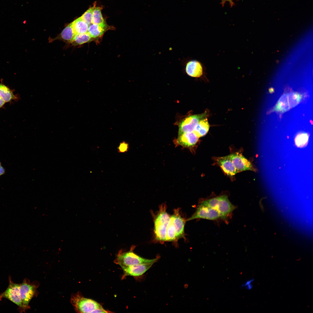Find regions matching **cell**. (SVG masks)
Returning <instances> with one entry per match:
<instances>
[{"label": "cell", "instance_id": "6da1fadb", "mask_svg": "<svg viewBox=\"0 0 313 313\" xmlns=\"http://www.w3.org/2000/svg\"><path fill=\"white\" fill-rule=\"evenodd\" d=\"M71 302L75 310L79 313H108L96 301L83 297L79 293L72 295Z\"/></svg>", "mask_w": 313, "mask_h": 313}, {"label": "cell", "instance_id": "7a4b0ae2", "mask_svg": "<svg viewBox=\"0 0 313 313\" xmlns=\"http://www.w3.org/2000/svg\"><path fill=\"white\" fill-rule=\"evenodd\" d=\"M165 204L159 206V210L154 218V233L155 240L161 243L166 241L167 226L171 216L166 211Z\"/></svg>", "mask_w": 313, "mask_h": 313}, {"label": "cell", "instance_id": "3957f363", "mask_svg": "<svg viewBox=\"0 0 313 313\" xmlns=\"http://www.w3.org/2000/svg\"><path fill=\"white\" fill-rule=\"evenodd\" d=\"M135 248L134 246H132L130 250L127 252L120 250L117 256L114 263L119 265L121 268L142 263L156 262L160 258L159 255L156 258L151 259L142 258L134 252Z\"/></svg>", "mask_w": 313, "mask_h": 313}, {"label": "cell", "instance_id": "277c9868", "mask_svg": "<svg viewBox=\"0 0 313 313\" xmlns=\"http://www.w3.org/2000/svg\"><path fill=\"white\" fill-rule=\"evenodd\" d=\"M200 204L210 207L219 213L220 219H225L235 209V207L229 200L228 196L223 195L202 201Z\"/></svg>", "mask_w": 313, "mask_h": 313}, {"label": "cell", "instance_id": "5b68a950", "mask_svg": "<svg viewBox=\"0 0 313 313\" xmlns=\"http://www.w3.org/2000/svg\"><path fill=\"white\" fill-rule=\"evenodd\" d=\"M183 73L196 79H207L206 69L200 61L191 58H184L181 61Z\"/></svg>", "mask_w": 313, "mask_h": 313}, {"label": "cell", "instance_id": "8992f818", "mask_svg": "<svg viewBox=\"0 0 313 313\" xmlns=\"http://www.w3.org/2000/svg\"><path fill=\"white\" fill-rule=\"evenodd\" d=\"M9 284L6 290L0 294V301L3 298L8 299L16 305L18 310L23 312V305L20 293V284L14 283L10 276L9 278Z\"/></svg>", "mask_w": 313, "mask_h": 313}, {"label": "cell", "instance_id": "52a82bcc", "mask_svg": "<svg viewBox=\"0 0 313 313\" xmlns=\"http://www.w3.org/2000/svg\"><path fill=\"white\" fill-rule=\"evenodd\" d=\"M37 287L29 280L25 279L20 284V293L22 301L23 312L30 307L29 304L31 299L35 295Z\"/></svg>", "mask_w": 313, "mask_h": 313}, {"label": "cell", "instance_id": "ba28073f", "mask_svg": "<svg viewBox=\"0 0 313 313\" xmlns=\"http://www.w3.org/2000/svg\"><path fill=\"white\" fill-rule=\"evenodd\" d=\"M207 114L205 112L200 114L188 116L184 118L179 124L178 135L185 132H193L199 122L206 118Z\"/></svg>", "mask_w": 313, "mask_h": 313}, {"label": "cell", "instance_id": "9c48e42d", "mask_svg": "<svg viewBox=\"0 0 313 313\" xmlns=\"http://www.w3.org/2000/svg\"><path fill=\"white\" fill-rule=\"evenodd\" d=\"M220 218L219 213L214 209L200 204L195 212L186 221L196 219H202L214 220Z\"/></svg>", "mask_w": 313, "mask_h": 313}, {"label": "cell", "instance_id": "30bf717a", "mask_svg": "<svg viewBox=\"0 0 313 313\" xmlns=\"http://www.w3.org/2000/svg\"><path fill=\"white\" fill-rule=\"evenodd\" d=\"M228 156L238 172L247 170L256 171L251 162L241 153L236 152Z\"/></svg>", "mask_w": 313, "mask_h": 313}, {"label": "cell", "instance_id": "8fae6325", "mask_svg": "<svg viewBox=\"0 0 313 313\" xmlns=\"http://www.w3.org/2000/svg\"><path fill=\"white\" fill-rule=\"evenodd\" d=\"M156 262L142 263L127 267H121L123 273L122 278L131 276L138 277L142 275L148 270Z\"/></svg>", "mask_w": 313, "mask_h": 313}, {"label": "cell", "instance_id": "7c38bea8", "mask_svg": "<svg viewBox=\"0 0 313 313\" xmlns=\"http://www.w3.org/2000/svg\"><path fill=\"white\" fill-rule=\"evenodd\" d=\"M171 219L175 228L177 239L184 237V227L186 220L181 216L179 209H174Z\"/></svg>", "mask_w": 313, "mask_h": 313}, {"label": "cell", "instance_id": "4fadbf2b", "mask_svg": "<svg viewBox=\"0 0 313 313\" xmlns=\"http://www.w3.org/2000/svg\"><path fill=\"white\" fill-rule=\"evenodd\" d=\"M214 158L223 172L228 175L232 176L238 172L228 155Z\"/></svg>", "mask_w": 313, "mask_h": 313}, {"label": "cell", "instance_id": "5bb4252c", "mask_svg": "<svg viewBox=\"0 0 313 313\" xmlns=\"http://www.w3.org/2000/svg\"><path fill=\"white\" fill-rule=\"evenodd\" d=\"M198 137L193 132H185L178 135L176 139V143L184 147H190L194 145L199 140Z\"/></svg>", "mask_w": 313, "mask_h": 313}, {"label": "cell", "instance_id": "9a60e30c", "mask_svg": "<svg viewBox=\"0 0 313 313\" xmlns=\"http://www.w3.org/2000/svg\"><path fill=\"white\" fill-rule=\"evenodd\" d=\"M75 34L71 23L67 26L58 36L52 40L53 41L54 40H60L67 43H71Z\"/></svg>", "mask_w": 313, "mask_h": 313}, {"label": "cell", "instance_id": "2e32d148", "mask_svg": "<svg viewBox=\"0 0 313 313\" xmlns=\"http://www.w3.org/2000/svg\"><path fill=\"white\" fill-rule=\"evenodd\" d=\"M210 125L206 117L201 119L199 122L193 132L199 138L205 135L208 132Z\"/></svg>", "mask_w": 313, "mask_h": 313}, {"label": "cell", "instance_id": "e0dca14e", "mask_svg": "<svg viewBox=\"0 0 313 313\" xmlns=\"http://www.w3.org/2000/svg\"><path fill=\"white\" fill-rule=\"evenodd\" d=\"M71 24L75 34L88 32L89 25L81 17L74 20Z\"/></svg>", "mask_w": 313, "mask_h": 313}, {"label": "cell", "instance_id": "ac0fdd59", "mask_svg": "<svg viewBox=\"0 0 313 313\" xmlns=\"http://www.w3.org/2000/svg\"><path fill=\"white\" fill-rule=\"evenodd\" d=\"M0 97L5 103L9 102L16 98L12 91L2 83H0Z\"/></svg>", "mask_w": 313, "mask_h": 313}, {"label": "cell", "instance_id": "d6986e66", "mask_svg": "<svg viewBox=\"0 0 313 313\" xmlns=\"http://www.w3.org/2000/svg\"><path fill=\"white\" fill-rule=\"evenodd\" d=\"M106 26L91 23L88 26V32L92 38H97L101 36L105 30Z\"/></svg>", "mask_w": 313, "mask_h": 313}, {"label": "cell", "instance_id": "ffe728a7", "mask_svg": "<svg viewBox=\"0 0 313 313\" xmlns=\"http://www.w3.org/2000/svg\"><path fill=\"white\" fill-rule=\"evenodd\" d=\"M100 7H96L93 10L92 23L106 26V23L102 16Z\"/></svg>", "mask_w": 313, "mask_h": 313}, {"label": "cell", "instance_id": "44dd1931", "mask_svg": "<svg viewBox=\"0 0 313 313\" xmlns=\"http://www.w3.org/2000/svg\"><path fill=\"white\" fill-rule=\"evenodd\" d=\"M288 101V95H284L280 98L274 110L276 111L282 113L288 110L290 108Z\"/></svg>", "mask_w": 313, "mask_h": 313}, {"label": "cell", "instance_id": "7402d4cb", "mask_svg": "<svg viewBox=\"0 0 313 313\" xmlns=\"http://www.w3.org/2000/svg\"><path fill=\"white\" fill-rule=\"evenodd\" d=\"M91 38L88 32L76 34L71 43L74 46L81 45L89 42Z\"/></svg>", "mask_w": 313, "mask_h": 313}, {"label": "cell", "instance_id": "603a6c76", "mask_svg": "<svg viewBox=\"0 0 313 313\" xmlns=\"http://www.w3.org/2000/svg\"><path fill=\"white\" fill-rule=\"evenodd\" d=\"M175 228L171 219L168 224L166 229V241H177Z\"/></svg>", "mask_w": 313, "mask_h": 313}, {"label": "cell", "instance_id": "cb8c5ba5", "mask_svg": "<svg viewBox=\"0 0 313 313\" xmlns=\"http://www.w3.org/2000/svg\"><path fill=\"white\" fill-rule=\"evenodd\" d=\"M309 139L308 135L305 133L298 134L295 138V141L296 145L299 147L302 148L306 145Z\"/></svg>", "mask_w": 313, "mask_h": 313}, {"label": "cell", "instance_id": "d4e9b609", "mask_svg": "<svg viewBox=\"0 0 313 313\" xmlns=\"http://www.w3.org/2000/svg\"><path fill=\"white\" fill-rule=\"evenodd\" d=\"M96 6L95 2L92 7L90 8L81 17L82 19L88 25L92 23L93 12Z\"/></svg>", "mask_w": 313, "mask_h": 313}, {"label": "cell", "instance_id": "484cf974", "mask_svg": "<svg viewBox=\"0 0 313 313\" xmlns=\"http://www.w3.org/2000/svg\"><path fill=\"white\" fill-rule=\"evenodd\" d=\"M288 98L290 107L292 108L297 105L301 100V97L296 93H292L288 95Z\"/></svg>", "mask_w": 313, "mask_h": 313}, {"label": "cell", "instance_id": "4316f807", "mask_svg": "<svg viewBox=\"0 0 313 313\" xmlns=\"http://www.w3.org/2000/svg\"><path fill=\"white\" fill-rule=\"evenodd\" d=\"M128 148V144L125 141L121 142L118 148V151L121 152H124L127 151Z\"/></svg>", "mask_w": 313, "mask_h": 313}, {"label": "cell", "instance_id": "83f0119b", "mask_svg": "<svg viewBox=\"0 0 313 313\" xmlns=\"http://www.w3.org/2000/svg\"><path fill=\"white\" fill-rule=\"evenodd\" d=\"M239 0H221V4L222 6H224L225 3L227 2L229 4L231 7H232L234 5V1H238Z\"/></svg>", "mask_w": 313, "mask_h": 313}, {"label": "cell", "instance_id": "f1b7e54d", "mask_svg": "<svg viewBox=\"0 0 313 313\" xmlns=\"http://www.w3.org/2000/svg\"><path fill=\"white\" fill-rule=\"evenodd\" d=\"M5 172V170L0 162V177L3 175Z\"/></svg>", "mask_w": 313, "mask_h": 313}, {"label": "cell", "instance_id": "f546056e", "mask_svg": "<svg viewBox=\"0 0 313 313\" xmlns=\"http://www.w3.org/2000/svg\"><path fill=\"white\" fill-rule=\"evenodd\" d=\"M253 281V279H252L247 281L246 282L241 285V287L245 286L246 285L250 284Z\"/></svg>", "mask_w": 313, "mask_h": 313}, {"label": "cell", "instance_id": "4dcf8cb0", "mask_svg": "<svg viewBox=\"0 0 313 313\" xmlns=\"http://www.w3.org/2000/svg\"><path fill=\"white\" fill-rule=\"evenodd\" d=\"M5 103V102L0 97V108L3 106Z\"/></svg>", "mask_w": 313, "mask_h": 313}, {"label": "cell", "instance_id": "1f68e13d", "mask_svg": "<svg viewBox=\"0 0 313 313\" xmlns=\"http://www.w3.org/2000/svg\"><path fill=\"white\" fill-rule=\"evenodd\" d=\"M245 286L246 287V289L248 290H250L253 287L252 285L251 284V283L246 285Z\"/></svg>", "mask_w": 313, "mask_h": 313}]
</instances>
